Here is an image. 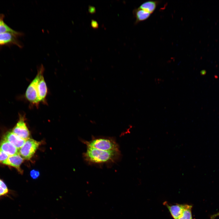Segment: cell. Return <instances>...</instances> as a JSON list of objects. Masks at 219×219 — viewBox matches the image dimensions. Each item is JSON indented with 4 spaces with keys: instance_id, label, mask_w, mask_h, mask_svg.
Segmentation results:
<instances>
[{
    "instance_id": "obj_1",
    "label": "cell",
    "mask_w": 219,
    "mask_h": 219,
    "mask_svg": "<svg viewBox=\"0 0 219 219\" xmlns=\"http://www.w3.org/2000/svg\"><path fill=\"white\" fill-rule=\"evenodd\" d=\"M120 156L119 150L104 151L87 148L84 154L85 161L92 164L111 163L117 161Z\"/></svg>"
},
{
    "instance_id": "obj_2",
    "label": "cell",
    "mask_w": 219,
    "mask_h": 219,
    "mask_svg": "<svg viewBox=\"0 0 219 219\" xmlns=\"http://www.w3.org/2000/svg\"><path fill=\"white\" fill-rule=\"evenodd\" d=\"M84 143L87 148L104 151L119 150L116 141L114 139L109 138H94L89 141H84Z\"/></svg>"
},
{
    "instance_id": "obj_3",
    "label": "cell",
    "mask_w": 219,
    "mask_h": 219,
    "mask_svg": "<svg viewBox=\"0 0 219 219\" xmlns=\"http://www.w3.org/2000/svg\"><path fill=\"white\" fill-rule=\"evenodd\" d=\"M41 143L29 138L19 149V154L24 159L29 160L33 156Z\"/></svg>"
},
{
    "instance_id": "obj_4",
    "label": "cell",
    "mask_w": 219,
    "mask_h": 219,
    "mask_svg": "<svg viewBox=\"0 0 219 219\" xmlns=\"http://www.w3.org/2000/svg\"><path fill=\"white\" fill-rule=\"evenodd\" d=\"M44 70L43 66L41 64L38 68L36 76V88L39 103L45 102L47 93V88L43 75Z\"/></svg>"
},
{
    "instance_id": "obj_5",
    "label": "cell",
    "mask_w": 219,
    "mask_h": 219,
    "mask_svg": "<svg viewBox=\"0 0 219 219\" xmlns=\"http://www.w3.org/2000/svg\"><path fill=\"white\" fill-rule=\"evenodd\" d=\"M22 32L16 31L15 32H6L0 33V47L16 45L20 48L23 44L18 38L24 35Z\"/></svg>"
},
{
    "instance_id": "obj_6",
    "label": "cell",
    "mask_w": 219,
    "mask_h": 219,
    "mask_svg": "<svg viewBox=\"0 0 219 219\" xmlns=\"http://www.w3.org/2000/svg\"><path fill=\"white\" fill-rule=\"evenodd\" d=\"M12 131L23 139L26 140L29 138L30 133L25 122L24 115L19 114V120Z\"/></svg>"
},
{
    "instance_id": "obj_7",
    "label": "cell",
    "mask_w": 219,
    "mask_h": 219,
    "mask_svg": "<svg viewBox=\"0 0 219 219\" xmlns=\"http://www.w3.org/2000/svg\"><path fill=\"white\" fill-rule=\"evenodd\" d=\"M37 78L36 76L30 82L25 93L26 99L32 105L38 106L39 103L38 100L36 88Z\"/></svg>"
},
{
    "instance_id": "obj_8",
    "label": "cell",
    "mask_w": 219,
    "mask_h": 219,
    "mask_svg": "<svg viewBox=\"0 0 219 219\" xmlns=\"http://www.w3.org/2000/svg\"><path fill=\"white\" fill-rule=\"evenodd\" d=\"M24 159L18 154L9 156L7 159L2 164L13 167L21 173H23V170L21 169L20 166L23 162Z\"/></svg>"
},
{
    "instance_id": "obj_9",
    "label": "cell",
    "mask_w": 219,
    "mask_h": 219,
    "mask_svg": "<svg viewBox=\"0 0 219 219\" xmlns=\"http://www.w3.org/2000/svg\"><path fill=\"white\" fill-rule=\"evenodd\" d=\"M3 138L13 144L18 149L23 145L26 141V140L21 138L12 131L7 132Z\"/></svg>"
},
{
    "instance_id": "obj_10",
    "label": "cell",
    "mask_w": 219,
    "mask_h": 219,
    "mask_svg": "<svg viewBox=\"0 0 219 219\" xmlns=\"http://www.w3.org/2000/svg\"><path fill=\"white\" fill-rule=\"evenodd\" d=\"M0 149L9 156L19 154V149L13 144L3 138L0 142Z\"/></svg>"
},
{
    "instance_id": "obj_11",
    "label": "cell",
    "mask_w": 219,
    "mask_h": 219,
    "mask_svg": "<svg viewBox=\"0 0 219 219\" xmlns=\"http://www.w3.org/2000/svg\"><path fill=\"white\" fill-rule=\"evenodd\" d=\"M165 204L174 219H177L179 218L182 214L185 206V204H177L169 205L166 202H165Z\"/></svg>"
},
{
    "instance_id": "obj_12",
    "label": "cell",
    "mask_w": 219,
    "mask_h": 219,
    "mask_svg": "<svg viewBox=\"0 0 219 219\" xmlns=\"http://www.w3.org/2000/svg\"><path fill=\"white\" fill-rule=\"evenodd\" d=\"M160 2L158 0L147 1L141 4L139 8L151 14L155 10Z\"/></svg>"
},
{
    "instance_id": "obj_13",
    "label": "cell",
    "mask_w": 219,
    "mask_h": 219,
    "mask_svg": "<svg viewBox=\"0 0 219 219\" xmlns=\"http://www.w3.org/2000/svg\"><path fill=\"white\" fill-rule=\"evenodd\" d=\"M133 13L136 19V23L146 20L151 15L150 13L139 8L134 9Z\"/></svg>"
},
{
    "instance_id": "obj_14",
    "label": "cell",
    "mask_w": 219,
    "mask_h": 219,
    "mask_svg": "<svg viewBox=\"0 0 219 219\" xmlns=\"http://www.w3.org/2000/svg\"><path fill=\"white\" fill-rule=\"evenodd\" d=\"M5 15L0 14V33L6 32H15L16 31L11 28L4 21Z\"/></svg>"
},
{
    "instance_id": "obj_15",
    "label": "cell",
    "mask_w": 219,
    "mask_h": 219,
    "mask_svg": "<svg viewBox=\"0 0 219 219\" xmlns=\"http://www.w3.org/2000/svg\"><path fill=\"white\" fill-rule=\"evenodd\" d=\"M191 205L185 204L184 210L180 216L177 219H191L192 218Z\"/></svg>"
},
{
    "instance_id": "obj_16",
    "label": "cell",
    "mask_w": 219,
    "mask_h": 219,
    "mask_svg": "<svg viewBox=\"0 0 219 219\" xmlns=\"http://www.w3.org/2000/svg\"><path fill=\"white\" fill-rule=\"evenodd\" d=\"M10 193V190L6 184L0 179V198L8 196Z\"/></svg>"
},
{
    "instance_id": "obj_17",
    "label": "cell",
    "mask_w": 219,
    "mask_h": 219,
    "mask_svg": "<svg viewBox=\"0 0 219 219\" xmlns=\"http://www.w3.org/2000/svg\"><path fill=\"white\" fill-rule=\"evenodd\" d=\"M9 155L2 150L0 149V163H2L6 160Z\"/></svg>"
},
{
    "instance_id": "obj_18",
    "label": "cell",
    "mask_w": 219,
    "mask_h": 219,
    "mask_svg": "<svg viewBox=\"0 0 219 219\" xmlns=\"http://www.w3.org/2000/svg\"><path fill=\"white\" fill-rule=\"evenodd\" d=\"M30 175L32 179H36L39 177L40 173L38 171L33 170L30 172Z\"/></svg>"
},
{
    "instance_id": "obj_19",
    "label": "cell",
    "mask_w": 219,
    "mask_h": 219,
    "mask_svg": "<svg viewBox=\"0 0 219 219\" xmlns=\"http://www.w3.org/2000/svg\"><path fill=\"white\" fill-rule=\"evenodd\" d=\"M91 25L92 27L94 29H97L99 27L98 22L96 20L92 19L91 20Z\"/></svg>"
},
{
    "instance_id": "obj_20",
    "label": "cell",
    "mask_w": 219,
    "mask_h": 219,
    "mask_svg": "<svg viewBox=\"0 0 219 219\" xmlns=\"http://www.w3.org/2000/svg\"><path fill=\"white\" fill-rule=\"evenodd\" d=\"M88 11L91 14L95 13L96 12L95 8L93 6L89 5V7Z\"/></svg>"
},
{
    "instance_id": "obj_21",
    "label": "cell",
    "mask_w": 219,
    "mask_h": 219,
    "mask_svg": "<svg viewBox=\"0 0 219 219\" xmlns=\"http://www.w3.org/2000/svg\"><path fill=\"white\" fill-rule=\"evenodd\" d=\"M219 216V212H217L212 215L210 217V219H214L216 217Z\"/></svg>"
},
{
    "instance_id": "obj_22",
    "label": "cell",
    "mask_w": 219,
    "mask_h": 219,
    "mask_svg": "<svg viewBox=\"0 0 219 219\" xmlns=\"http://www.w3.org/2000/svg\"><path fill=\"white\" fill-rule=\"evenodd\" d=\"M200 73L201 75H204L206 74V71L205 70H203L200 71Z\"/></svg>"
},
{
    "instance_id": "obj_23",
    "label": "cell",
    "mask_w": 219,
    "mask_h": 219,
    "mask_svg": "<svg viewBox=\"0 0 219 219\" xmlns=\"http://www.w3.org/2000/svg\"></svg>"
}]
</instances>
